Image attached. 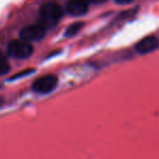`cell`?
<instances>
[{"label":"cell","instance_id":"cell-1","mask_svg":"<svg viewBox=\"0 0 159 159\" xmlns=\"http://www.w3.org/2000/svg\"><path fill=\"white\" fill-rule=\"evenodd\" d=\"M63 9L59 3L55 2H47L42 4L39 9V20L38 23L43 25L44 27L48 28L54 26L55 24L59 23V21L63 16Z\"/></svg>","mask_w":159,"mask_h":159},{"label":"cell","instance_id":"cell-2","mask_svg":"<svg viewBox=\"0 0 159 159\" xmlns=\"http://www.w3.org/2000/svg\"><path fill=\"white\" fill-rule=\"evenodd\" d=\"M34 52V47L32 42H28L24 39H14L9 42L7 53L11 57L24 60L30 57Z\"/></svg>","mask_w":159,"mask_h":159},{"label":"cell","instance_id":"cell-3","mask_svg":"<svg viewBox=\"0 0 159 159\" xmlns=\"http://www.w3.org/2000/svg\"><path fill=\"white\" fill-rule=\"evenodd\" d=\"M59 79L55 75L49 74L36 79L32 84V90L38 94H48L57 88Z\"/></svg>","mask_w":159,"mask_h":159},{"label":"cell","instance_id":"cell-4","mask_svg":"<svg viewBox=\"0 0 159 159\" xmlns=\"http://www.w3.org/2000/svg\"><path fill=\"white\" fill-rule=\"evenodd\" d=\"M46 32L47 28L40 23L30 24V25L22 28L21 32H20V38L26 40L28 42L39 41V40H41L44 37Z\"/></svg>","mask_w":159,"mask_h":159},{"label":"cell","instance_id":"cell-5","mask_svg":"<svg viewBox=\"0 0 159 159\" xmlns=\"http://www.w3.org/2000/svg\"><path fill=\"white\" fill-rule=\"evenodd\" d=\"M91 0H69L66 4V11L73 16H81L89 10Z\"/></svg>","mask_w":159,"mask_h":159},{"label":"cell","instance_id":"cell-6","mask_svg":"<svg viewBox=\"0 0 159 159\" xmlns=\"http://www.w3.org/2000/svg\"><path fill=\"white\" fill-rule=\"evenodd\" d=\"M159 47V39L156 36H147L136 43L135 50L139 54H147L155 51Z\"/></svg>","mask_w":159,"mask_h":159},{"label":"cell","instance_id":"cell-7","mask_svg":"<svg viewBox=\"0 0 159 159\" xmlns=\"http://www.w3.org/2000/svg\"><path fill=\"white\" fill-rule=\"evenodd\" d=\"M82 27H84V23L82 22H76V23L71 24V25H69L67 27V30L64 33V36L65 37H73L76 34L79 33Z\"/></svg>","mask_w":159,"mask_h":159},{"label":"cell","instance_id":"cell-8","mask_svg":"<svg viewBox=\"0 0 159 159\" xmlns=\"http://www.w3.org/2000/svg\"><path fill=\"white\" fill-rule=\"evenodd\" d=\"M10 68H11L10 64H9L6 55L2 52H0V76H3L6 74H8Z\"/></svg>","mask_w":159,"mask_h":159},{"label":"cell","instance_id":"cell-9","mask_svg":"<svg viewBox=\"0 0 159 159\" xmlns=\"http://www.w3.org/2000/svg\"><path fill=\"white\" fill-rule=\"evenodd\" d=\"M33 71V69H25V70L23 71V73H20V74H16L15 76H13L11 79H16V78H20V77H23V76H25V75H28L30 73H32Z\"/></svg>","mask_w":159,"mask_h":159},{"label":"cell","instance_id":"cell-10","mask_svg":"<svg viewBox=\"0 0 159 159\" xmlns=\"http://www.w3.org/2000/svg\"><path fill=\"white\" fill-rule=\"evenodd\" d=\"M117 3L119 4H127V3H130V2H132L133 0H115Z\"/></svg>","mask_w":159,"mask_h":159},{"label":"cell","instance_id":"cell-11","mask_svg":"<svg viewBox=\"0 0 159 159\" xmlns=\"http://www.w3.org/2000/svg\"><path fill=\"white\" fill-rule=\"evenodd\" d=\"M3 103H4V101H3V98H1V96H0V107H1L2 105H3Z\"/></svg>","mask_w":159,"mask_h":159}]
</instances>
